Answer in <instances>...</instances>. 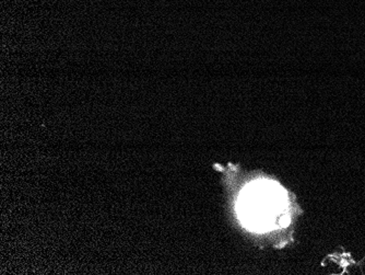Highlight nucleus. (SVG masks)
I'll list each match as a JSON object with an SVG mask.
<instances>
[{"instance_id":"1","label":"nucleus","mask_w":365,"mask_h":275,"mask_svg":"<svg viewBox=\"0 0 365 275\" xmlns=\"http://www.w3.org/2000/svg\"><path fill=\"white\" fill-rule=\"evenodd\" d=\"M287 195L277 183L258 181L248 185L238 199L240 221L254 230L287 225Z\"/></svg>"}]
</instances>
